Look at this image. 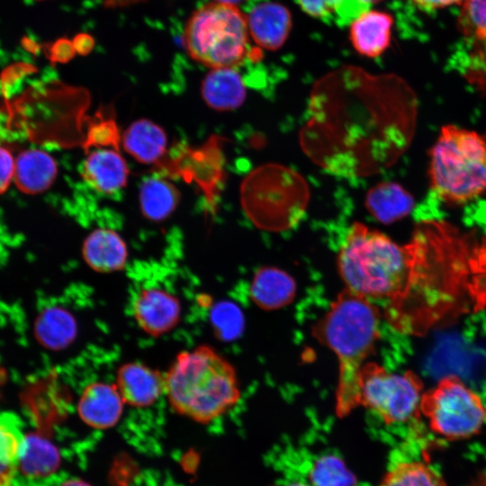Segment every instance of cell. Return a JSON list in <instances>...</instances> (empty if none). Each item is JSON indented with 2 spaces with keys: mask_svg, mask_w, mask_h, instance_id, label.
Listing matches in <instances>:
<instances>
[{
  "mask_svg": "<svg viewBox=\"0 0 486 486\" xmlns=\"http://www.w3.org/2000/svg\"><path fill=\"white\" fill-rule=\"evenodd\" d=\"M287 486H308V485H306L304 483H302V482H294V483H291V484H289Z\"/></svg>",
  "mask_w": 486,
  "mask_h": 486,
  "instance_id": "b9f144b4",
  "label": "cell"
},
{
  "mask_svg": "<svg viewBox=\"0 0 486 486\" xmlns=\"http://www.w3.org/2000/svg\"><path fill=\"white\" fill-rule=\"evenodd\" d=\"M468 293L474 311L486 307V236L476 243L468 258Z\"/></svg>",
  "mask_w": 486,
  "mask_h": 486,
  "instance_id": "f546056e",
  "label": "cell"
},
{
  "mask_svg": "<svg viewBox=\"0 0 486 486\" xmlns=\"http://www.w3.org/2000/svg\"><path fill=\"white\" fill-rule=\"evenodd\" d=\"M82 176L95 190L112 194L125 186L129 168L117 149H97L86 158Z\"/></svg>",
  "mask_w": 486,
  "mask_h": 486,
  "instance_id": "d6986e66",
  "label": "cell"
},
{
  "mask_svg": "<svg viewBox=\"0 0 486 486\" xmlns=\"http://www.w3.org/2000/svg\"><path fill=\"white\" fill-rule=\"evenodd\" d=\"M310 201L305 179L297 171L277 163L261 165L240 185L241 207L254 226L283 232L303 219Z\"/></svg>",
  "mask_w": 486,
  "mask_h": 486,
  "instance_id": "8992f818",
  "label": "cell"
},
{
  "mask_svg": "<svg viewBox=\"0 0 486 486\" xmlns=\"http://www.w3.org/2000/svg\"><path fill=\"white\" fill-rule=\"evenodd\" d=\"M412 115V96L400 77L345 65L313 85L300 145L330 175L370 176L406 148Z\"/></svg>",
  "mask_w": 486,
  "mask_h": 486,
  "instance_id": "6da1fadb",
  "label": "cell"
},
{
  "mask_svg": "<svg viewBox=\"0 0 486 486\" xmlns=\"http://www.w3.org/2000/svg\"><path fill=\"white\" fill-rule=\"evenodd\" d=\"M337 267L346 288L383 303L382 317L402 334H422L458 285L455 251L431 221L418 226L405 245L354 222L339 248Z\"/></svg>",
  "mask_w": 486,
  "mask_h": 486,
  "instance_id": "7a4b0ae2",
  "label": "cell"
},
{
  "mask_svg": "<svg viewBox=\"0 0 486 486\" xmlns=\"http://www.w3.org/2000/svg\"><path fill=\"white\" fill-rule=\"evenodd\" d=\"M97 117L88 129L84 148L86 149L92 146H112L118 150L120 136L114 120L99 114Z\"/></svg>",
  "mask_w": 486,
  "mask_h": 486,
  "instance_id": "1f68e13d",
  "label": "cell"
},
{
  "mask_svg": "<svg viewBox=\"0 0 486 486\" xmlns=\"http://www.w3.org/2000/svg\"><path fill=\"white\" fill-rule=\"evenodd\" d=\"M312 486H357L356 475L337 455L327 454L317 459L309 472Z\"/></svg>",
  "mask_w": 486,
  "mask_h": 486,
  "instance_id": "f1b7e54d",
  "label": "cell"
},
{
  "mask_svg": "<svg viewBox=\"0 0 486 486\" xmlns=\"http://www.w3.org/2000/svg\"><path fill=\"white\" fill-rule=\"evenodd\" d=\"M58 447L42 430L30 432L22 438L12 486H30L32 482L53 475L59 468Z\"/></svg>",
  "mask_w": 486,
  "mask_h": 486,
  "instance_id": "7c38bea8",
  "label": "cell"
},
{
  "mask_svg": "<svg viewBox=\"0 0 486 486\" xmlns=\"http://www.w3.org/2000/svg\"><path fill=\"white\" fill-rule=\"evenodd\" d=\"M224 138L212 135L202 146L197 148H185L178 157L165 159L159 166L188 182H195L203 192L212 211L216 207L217 197L224 182Z\"/></svg>",
  "mask_w": 486,
  "mask_h": 486,
  "instance_id": "30bf717a",
  "label": "cell"
},
{
  "mask_svg": "<svg viewBox=\"0 0 486 486\" xmlns=\"http://www.w3.org/2000/svg\"><path fill=\"white\" fill-rule=\"evenodd\" d=\"M181 195L177 188L161 177L146 179L140 189V211L152 221L166 220L176 209Z\"/></svg>",
  "mask_w": 486,
  "mask_h": 486,
  "instance_id": "484cf974",
  "label": "cell"
},
{
  "mask_svg": "<svg viewBox=\"0 0 486 486\" xmlns=\"http://www.w3.org/2000/svg\"><path fill=\"white\" fill-rule=\"evenodd\" d=\"M420 413L430 430L450 441L478 435L486 423V406L482 398L454 374L441 378L423 392Z\"/></svg>",
  "mask_w": 486,
  "mask_h": 486,
  "instance_id": "ba28073f",
  "label": "cell"
},
{
  "mask_svg": "<svg viewBox=\"0 0 486 486\" xmlns=\"http://www.w3.org/2000/svg\"><path fill=\"white\" fill-rule=\"evenodd\" d=\"M429 157L430 187L443 202L462 204L485 193V135L443 126Z\"/></svg>",
  "mask_w": 486,
  "mask_h": 486,
  "instance_id": "5b68a950",
  "label": "cell"
},
{
  "mask_svg": "<svg viewBox=\"0 0 486 486\" xmlns=\"http://www.w3.org/2000/svg\"><path fill=\"white\" fill-rule=\"evenodd\" d=\"M392 16L382 11L368 10L352 21L349 39L354 49L368 58L381 56L390 46Z\"/></svg>",
  "mask_w": 486,
  "mask_h": 486,
  "instance_id": "ac0fdd59",
  "label": "cell"
},
{
  "mask_svg": "<svg viewBox=\"0 0 486 486\" xmlns=\"http://www.w3.org/2000/svg\"><path fill=\"white\" fill-rule=\"evenodd\" d=\"M357 4H364V5H369L375 3H378L382 0H356Z\"/></svg>",
  "mask_w": 486,
  "mask_h": 486,
  "instance_id": "ab89813d",
  "label": "cell"
},
{
  "mask_svg": "<svg viewBox=\"0 0 486 486\" xmlns=\"http://www.w3.org/2000/svg\"><path fill=\"white\" fill-rule=\"evenodd\" d=\"M164 374L171 410L194 422L209 424L240 400L234 366L209 345L178 352Z\"/></svg>",
  "mask_w": 486,
  "mask_h": 486,
  "instance_id": "277c9868",
  "label": "cell"
},
{
  "mask_svg": "<svg viewBox=\"0 0 486 486\" xmlns=\"http://www.w3.org/2000/svg\"><path fill=\"white\" fill-rule=\"evenodd\" d=\"M56 176L55 160L42 150H25L15 160L14 178L17 187L26 194L45 191L52 184Z\"/></svg>",
  "mask_w": 486,
  "mask_h": 486,
  "instance_id": "cb8c5ba5",
  "label": "cell"
},
{
  "mask_svg": "<svg viewBox=\"0 0 486 486\" xmlns=\"http://www.w3.org/2000/svg\"><path fill=\"white\" fill-rule=\"evenodd\" d=\"M415 5L425 10H433L449 5L463 4L464 0H410Z\"/></svg>",
  "mask_w": 486,
  "mask_h": 486,
  "instance_id": "d590c367",
  "label": "cell"
},
{
  "mask_svg": "<svg viewBox=\"0 0 486 486\" xmlns=\"http://www.w3.org/2000/svg\"><path fill=\"white\" fill-rule=\"evenodd\" d=\"M114 383L124 403L136 409L150 407L165 394V374L140 361L122 364Z\"/></svg>",
  "mask_w": 486,
  "mask_h": 486,
  "instance_id": "4fadbf2b",
  "label": "cell"
},
{
  "mask_svg": "<svg viewBox=\"0 0 486 486\" xmlns=\"http://www.w3.org/2000/svg\"><path fill=\"white\" fill-rule=\"evenodd\" d=\"M379 486H446L442 476L420 461L396 464L383 476Z\"/></svg>",
  "mask_w": 486,
  "mask_h": 486,
  "instance_id": "83f0119b",
  "label": "cell"
},
{
  "mask_svg": "<svg viewBox=\"0 0 486 486\" xmlns=\"http://www.w3.org/2000/svg\"><path fill=\"white\" fill-rule=\"evenodd\" d=\"M22 430L17 418L0 414V486H12L23 438Z\"/></svg>",
  "mask_w": 486,
  "mask_h": 486,
  "instance_id": "4316f807",
  "label": "cell"
},
{
  "mask_svg": "<svg viewBox=\"0 0 486 486\" xmlns=\"http://www.w3.org/2000/svg\"><path fill=\"white\" fill-rule=\"evenodd\" d=\"M122 146L140 163L159 166L166 159L167 137L159 125L150 120L140 119L124 131Z\"/></svg>",
  "mask_w": 486,
  "mask_h": 486,
  "instance_id": "44dd1931",
  "label": "cell"
},
{
  "mask_svg": "<svg viewBox=\"0 0 486 486\" xmlns=\"http://www.w3.org/2000/svg\"><path fill=\"white\" fill-rule=\"evenodd\" d=\"M58 486H92V485L84 480L73 478V479H68L62 482Z\"/></svg>",
  "mask_w": 486,
  "mask_h": 486,
  "instance_id": "74e56055",
  "label": "cell"
},
{
  "mask_svg": "<svg viewBox=\"0 0 486 486\" xmlns=\"http://www.w3.org/2000/svg\"><path fill=\"white\" fill-rule=\"evenodd\" d=\"M459 29L471 40L467 79L486 90V0H466L462 4Z\"/></svg>",
  "mask_w": 486,
  "mask_h": 486,
  "instance_id": "9a60e30c",
  "label": "cell"
},
{
  "mask_svg": "<svg viewBox=\"0 0 486 486\" xmlns=\"http://www.w3.org/2000/svg\"><path fill=\"white\" fill-rule=\"evenodd\" d=\"M346 0H297L301 9L314 18H328L341 10Z\"/></svg>",
  "mask_w": 486,
  "mask_h": 486,
  "instance_id": "d6a6232c",
  "label": "cell"
},
{
  "mask_svg": "<svg viewBox=\"0 0 486 486\" xmlns=\"http://www.w3.org/2000/svg\"><path fill=\"white\" fill-rule=\"evenodd\" d=\"M468 486H486V472L478 473Z\"/></svg>",
  "mask_w": 486,
  "mask_h": 486,
  "instance_id": "f35d334b",
  "label": "cell"
},
{
  "mask_svg": "<svg viewBox=\"0 0 486 486\" xmlns=\"http://www.w3.org/2000/svg\"><path fill=\"white\" fill-rule=\"evenodd\" d=\"M183 40L190 57L212 69L235 68L252 53L247 16L230 4L212 2L196 10Z\"/></svg>",
  "mask_w": 486,
  "mask_h": 486,
  "instance_id": "52a82bcc",
  "label": "cell"
},
{
  "mask_svg": "<svg viewBox=\"0 0 486 486\" xmlns=\"http://www.w3.org/2000/svg\"><path fill=\"white\" fill-rule=\"evenodd\" d=\"M360 406L374 412L384 424H404L420 413L423 382L414 372H389L366 362L359 376Z\"/></svg>",
  "mask_w": 486,
  "mask_h": 486,
  "instance_id": "9c48e42d",
  "label": "cell"
},
{
  "mask_svg": "<svg viewBox=\"0 0 486 486\" xmlns=\"http://www.w3.org/2000/svg\"><path fill=\"white\" fill-rule=\"evenodd\" d=\"M212 322L222 339L235 338L241 331L243 319L240 310L230 303L218 305L212 314Z\"/></svg>",
  "mask_w": 486,
  "mask_h": 486,
  "instance_id": "4dcf8cb0",
  "label": "cell"
},
{
  "mask_svg": "<svg viewBox=\"0 0 486 486\" xmlns=\"http://www.w3.org/2000/svg\"><path fill=\"white\" fill-rule=\"evenodd\" d=\"M77 324L73 314L59 306L44 309L34 323V335L45 348L61 350L76 338Z\"/></svg>",
  "mask_w": 486,
  "mask_h": 486,
  "instance_id": "d4e9b609",
  "label": "cell"
},
{
  "mask_svg": "<svg viewBox=\"0 0 486 486\" xmlns=\"http://www.w3.org/2000/svg\"><path fill=\"white\" fill-rule=\"evenodd\" d=\"M14 164L12 154L6 148L0 147V194L7 189L14 177Z\"/></svg>",
  "mask_w": 486,
  "mask_h": 486,
  "instance_id": "836d02e7",
  "label": "cell"
},
{
  "mask_svg": "<svg viewBox=\"0 0 486 486\" xmlns=\"http://www.w3.org/2000/svg\"><path fill=\"white\" fill-rule=\"evenodd\" d=\"M75 48L72 43L68 40H59L52 48L53 59L56 61L68 60L75 52Z\"/></svg>",
  "mask_w": 486,
  "mask_h": 486,
  "instance_id": "e575fe53",
  "label": "cell"
},
{
  "mask_svg": "<svg viewBox=\"0 0 486 486\" xmlns=\"http://www.w3.org/2000/svg\"><path fill=\"white\" fill-rule=\"evenodd\" d=\"M379 306L345 288L313 328L338 362L335 411L345 418L360 406V372L380 338Z\"/></svg>",
  "mask_w": 486,
  "mask_h": 486,
  "instance_id": "3957f363",
  "label": "cell"
},
{
  "mask_svg": "<svg viewBox=\"0 0 486 486\" xmlns=\"http://www.w3.org/2000/svg\"><path fill=\"white\" fill-rule=\"evenodd\" d=\"M364 204L376 220L391 224L403 219L412 211L414 199L401 185L382 182L368 191Z\"/></svg>",
  "mask_w": 486,
  "mask_h": 486,
  "instance_id": "603a6c76",
  "label": "cell"
},
{
  "mask_svg": "<svg viewBox=\"0 0 486 486\" xmlns=\"http://www.w3.org/2000/svg\"><path fill=\"white\" fill-rule=\"evenodd\" d=\"M82 258L94 272L111 274L125 268L129 252L124 239L116 231L99 228L83 241Z\"/></svg>",
  "mask_w": 486,
  "mask_h": 486,
  "instance_id": "e0dca14e",
  "label": "cell"
},
{
  "mask_svg": "<svg viewBox=\"0 0 486 486\" xmlns=\"http://www.w3.org/2000/svg\"><path fill=\"white\" fill-rule=\"evenodd\" d=\"M248 33L257 46L268 50L280 49L292 29V15L283 4L263 2L255 5L247 16Z\"/></svg>",
  "mask_w": 486,
  "mask_h": 486,
  "instance_id": "2e32d148",
  "label": "cell"
},
{
  "mask_svg": "<svg viewBox=\"0 0 486 486\" xmlns=\"http://www.w3.org/2000/svg\"><path fill=\"white\" fill-rule=\"evenodd\" d=\"M243 1H245V0H214V2L230 4H233V5H236L237 4L241 3Z\"/></svg>",
  "mask_w": 486,
  "mask_h": 486,
  "instance_id": "60d3db41",
  "label": "cell"
},
{
  "mask_svg": "<svg viewBox=\"0 0 486 486\" xmlns=\"http://www.w3.org/2000/svg\"><path fill=\"white\" fill-rule=\"evenodd\" d=\"M131 313L145 334L159 338L178 326L182 304L177 296L163 288L143 287L133 297Z\"/></svg>",
  "mask_w": 486,
  "mask_h": 486,
  "instance_id": "8fae6325",
  "label": "cell"
},
{
  "mask_svg": "<svg viewBox=\"0 0 486 486\" xmlns=\"http://www.w3.org/2000/svg\"><path fill=\"white\" fill-rule=\"evenodd\" d=\"M201 94L206 104L215 111H231L246 98V87L235 68H212L204 77Z\"/></svg>",
  "mask_w": 486,
  "mask_h": 486,
  "instance_id": "7402d4cb",
  "label": "cell"
},
{
  "mask_svg": "<svg viewBox=\"0 0 486 486\" xmlns=\"http://www.w3.org/2000/svg\"><path fill=\"white\" fill-rule=\"evenodd\" d=\"M90 41L91 40L89 37L84 39V36L81 35L78 39L76 40L75 43L73 44L75 50L82 54L89 51L90 48L92 47Z\"/></svg>",
  "mask_w": 486,
  "mask_h": 486,
  "instance_id": "8d00e7d4",
  "label": "cell"
},
{
  "mask_svg": "<svg viewBox=\"0 0 486 486\" xmlns=\"http://www.w3.org/2000/svg\"><path fill=\"white\" fill-rule=\"evenodd\" d=\"M124 404L115 383L99 381L83 389L76 410L86 425L104 430L113 428L119 422Z\"/></svg>",
  "mask_w": 486,
  "mask_h": 486,
  "instance_id": "5bb4252c",
  "label": "cell"
},
{
  "mask_svg": "<svg viewBox=\"0 0 486 486\" xmlns=\"http://www.w3.org/2000/svg\"><path fill=\"white\" fill-rule=\"evenodd\" d=\"M296 294V283L285 271L274 266H263L254 274L249 295L259 308L273 310L290 304Z\"/></svg>",
  "mask_w": 486,
  "mask_h": 486,
  "instance_id": "ffe728a7",
  "label": "cell"
}]
</instances>
